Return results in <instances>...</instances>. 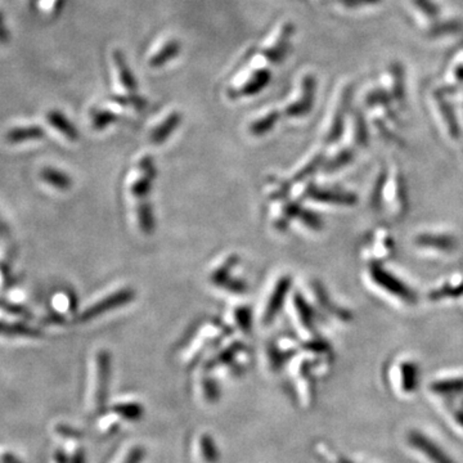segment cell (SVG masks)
<instances>
[{"label": "cell", "instance_id": "obj_31", "mask_svg": "<svg viewBox=\"0 0 463 463\" xmlns=\"http://www.w3.org/2000/svg\"><path fill=\"white\" fill-rule=\"evenodd\" d=\"M414 6L428 18H437L440 15V9L434 0H413Z\"/></svg>", "mask_w": 463, "mask_h": 463}, {"label": "cell", "instance_id": "obj_1", "mask_svg": "<svg viewBox=\"0 0 463 463\" xmlns=\"http://www.w3.org/2000/svg\"><path fill=\"white\" fill-rule=\"evenodd\" d=\"M368 272L374 285L378 286L385 292L410 305L417 302V296L413 292V290H410V286L405 285L398 277L387 272L385 268L378 264H371Z\"/></svg>", "mask_w": 463, "mask_h": 463}, {"label": "cell", "instance_id": "obj_36", "mask_svg": "<svg viewBox=\"0 0 463 463\" xmlns=\"http://www.w3.org/2000/svg\"><path fill=\"white\" fill-rule=\"evenodd\" d=\"M237 317V322L240 324L241 329L245 332H249L250 327H251V315H250V311L247 308H241L240 311L236 313Z\"/></svg>", "mask_w": 463, "mask_h": 463}, {"label": "cell", "instance_id": "obj_39", "mask_svg": "<svg viewBox=\"0 0 463 463\" xmlns=\"http://www.w3.org/2000/svg\"><path fill=\"white\" fill-rule=\"evenodd\" d=\"M322 161V156H320V155H317L314 159H313L311 162H308L306 164V166L304 168V169L300 170L299 173H297V175H296V179H303L304 177H306L309 173H312L313 170L315 169L320 164H321Z\"/></svg>", "mask_w": 463, "mask_h": 463}, {"label": "cell", "instance_id": "obj_23", "mask_svg": "<svg viewBox=\"0 0 463 463\" xmlns=\"http://www.w3.org/2000/svg\"><path fill=\"white\" fill-rule=\"evenodd\" d=\"M413 444L419 448V449H423V451H428V453L426 455L434 460L437 463H451L449 460L446 458V455H442V452L437 449V446H431L430 442H428L425 437H419V435H413Z\"/></svg>", "mask_w": 463, "mask_h": 463}, {"label": "cell", "instance_id": "obj_45", "mask_svg": "<svg viewBox=\"0 0 463 463\" xmlns=\"http://www.w3.org/2000/svg\"><path fill=\"white\" fill-rule=\"evenodd\" d=\"M71 463H84V455H82V453L79 452L78 455H75V457L72 458Z\"/></svg>", "mask_w": 463, "mask_h": 463}, {"label": "cell", "instance_id": "obj_21", "mask_svg": "<svg viewBox=\"0 0 463 463\" xmlns=\"http://www.w3.org/2000/svg\"><path fill=\"white\" fill-rule=\"evenodd\" d=\"M200 452L204 458L206 463L218 462V457H219V452H218V446H215L214 440L210 435H202L200 437Z\"/></svg>", "mask_w": 463, "mask_h": 463}, {"label": "cell", "instance_id": "obj_18", "mask_svg": "<svg viewBox=\"0 0 463 463\" xmlns=\"http://www.w3.org/2000/svg\"><path fill=\"white\" fill-rule=\"evenodd\" d=\"M463 295V278H460V279H453V281H449L446 282L443 286H440L437 290L431 291L430 295H428V299L433 300V302H439V300H443L446 297H460Z\"/></svg>", "mask_w": 463, "mask_h": 463}, {"label": "cell", "instance_id": "obj_42", "mask_svg": "<svg viewBox=\"0 0 463 463\" xmlns=\"http://www.w3.org/2000/svg\"><path fill=\"white\" fill-rule=\"evenodd\" d=\"M1 460H3V463H22L18 461L17 457H15V455H10V453L3 455Z\"/></svg>", "mask_w": 463, "mask_h": 463}, {"label": "cell", "instance_id": "obj_41", "mask_svg": "<svg viewBox=\"0 0 463 463\" xmlns=\"http://www.w3.org/2000/svg\"><path fill=\"white\" fill-rule=\"evenodd\" d=\"M460 28V25L455 24V22H449V24H440L439 26L433 28L434 34H437V35H443L446 33H455Z\"/></svg>", "mask_w": 463, "mask_h": 463}, {"label": "cell", "instance_id": "obj_24", "mask_svg": "<svg viewBox=\"0 0 463 463\" xmlns=\"http://www.w3.org/2000/svg\"><path fill=\"white\" fill-rule=\"evenodd\" d=\"M433 390L440 394H452V392H463V378H451L442 380L434 383Z\"/></svg>", "mask_w": 463, "mask_h": 463}, {"label": "cell", "instance_id": "obj_19", "mask_svg": "<svg viewBox=\"0 0 463 463\" xmlns=\"http://www.w3.org/2000/svg\"><path fill=\"white\" fill-rule=\"evenodd\" d=\"M437 105H439L440 114H442L443 119H444V123H446L449 135L452 138L457 139L460 137V126H458V123H457L453 108L451 107V105L446 102V99L442 98V97L437 98Z\"/></svg>", "mask_w": 463, "mask_h": 463}, {"label": "cell", "instance_id": "obj_26", "mask_svg": "<svg viewBox=\"0 0 463 463\" xmlns=\"http://www.w3.org/2000/svg\"><path fill=\"white\" fill-rule=\"evenodd\" d=\"M295 306H296V312L299 314L304 327L311 329L313 326V313L309 308V305L304 302V299L300 295H296V297H295Z\"/></svg>", "mask_w": 463, "mask_h": 463}, {"label": "cell", "instance_id": "obj_30", "mask_svg": "<svg viewBox=\"0 0 463 463\" xmlns=\"http://www.w3.org/2000/svg\"><path fill=\"white\" fill-rule=\"evenodd\" d=\"M353 157H354V152L351 150H342L330 161L327 170L341 169L342 166H345L349 162H351Z\"/></svg>", "mask_w": 463, "mask_h": 463}, {"label": "cell", "instance_id": "obj_2", "mask_svg": "<svg viewBox=\"0 0 463 463\" xmlns=\"http://www.w3.org/2000/svg\"><path fill=\"white\" fill-rule=\"evenodd\" d=\"M134 292L132 290H121V291H117L115 294L110 295L106 299L101 300L98 303L94 304L89 306L85 312L81 313L78 318L79 322H88L91 321L93 318L98 317L101 314H105V313L110 312L115 308H119L121 305H125V304L130 303L133 300Z\"/></svg>", "mask_w": 463, "mask_h": 463}, {"label": "cell", "instance_id": "obj_25", "mask_svg": "<svg viewBox=\"0 0 463 463\" xmlns=\"http://www.w3.org/2000/svg\"><path fill=\"white\" fill-rule=\"evenodd\" d=\"M401 374H403V383L405 390H413L417 385L419 380V368L413 363H403L401 365Z\"/></svg>", "mask_w": 463, "mask_h": 463}, {"label": "cell", "instance_id": "obj_38", "mask_svg": "<svg viewBox=\"0 0 463 463\" xmlns=\"http://www.w3.org/2000/svg\"><path fill=\"white\" fill-rule=\"evenodd\" d=\"M143 457H144V451L141 446H134L129 452L125 458L123 463H141L142 462Z\"/></svg>", "mask_w": 463, "mask_h": 463}, {"label": "cell", "instance_id": "obj_4", "mask_svg": "<svg viewBox=\"0 0 463 463\" xmlns=\"http://www.w3.org/2000/svg\"><path fill=\"white\" fill-rule=\"evenodd\" d=\"M294 33L295 27L292 24H286L285 26L282 27L276 43L261 52L269 62L279 64L285 61L286 57L290 53L291 37Z\"/></svg>", "mask_w": 463, "mask_h": 463}, {"label": "cell", "instance_id": "obj_27", "mask_svg": "<svg viewBox=\"0 0 463 463\" xmlns=\"http://www.w3.org/2000/svg\"><path fill=\"white\" fill-rule=\"evenodd\" d=\"M138 222H139V225L142 228L143 232H147L150 233L153 229V214H152L151 207L148 204H142V205L138 207Z\"/></svg>", "mask_w": 463, "mask_h": 463}, {"label": "cell", "instance_id": "obj_17", "mask_svg": "<svg viewBox=\"0 0 463 463\" xmlns=\"http://www.w3.org/2000/svg\"><path fill=\"white\" fill-rule=\"evenodd\" d=\"M42 179L51 187L55 188L58 191H67L71 188L72 180L66 173L61 170L53 169V168H45L42 174Z\"/></svg>", "mask_w": 463, "mask_h": 463}, {"label": "cell", "instance_id": "obj_5", "mask_svg": "<svg viewBox=\"0 0 463 463\" xmlns=\"http://www.w3.org/2000/svg\"><path fill=\"white\" fill-rule=\"evenodd\" d=\"M272 79V73L267 69H260L258 71L252 72L247 81L241 87L240 89L229 90L232 98L240 97H252L256 96L261 90L265 89Z\"/></svg>", "mask_w": 463, "mask_h": 463}, {"label": "cell", "instance_id": "obj_11", "mask_svg": "<svg viewBox=\"0 0 463 463\" xmlns=\"http://www.w3.org/2000/svg\"><path fill=\"white\" fill-rule=\"evenodd\" d=\"M112 58L115 61L116 69H117V72H119V78H120L121 85L129 93L135 94V91L138 89V82H137V79H135L133 72L130 70L129 64L126 62L124 53L121 51H115L114 54H112Z\"/></svg>", "mask_w": 463, "mask_h": 463}, {"label": "cell", "instance_id": "obj_10", "mask_svg": "<svg viewBox=\"0 0 463 463\" xmlns=\"http://www.w3.org/2000/svg\"><path fill=\"white\" fill-rule=\"evenodd\" d=\"M309 197L315 201H320L323 204H332V205L351 206L356 204V195L347 193V192H339V191L312 188L309 192Z\"/></svg>", "mask_w": 463, "mask_h": 463}, {"label": "cell", "instance_id": "obj_8", "mask_svg": "<svg viewBox=\"0 0 463 463\" xmlns=\"http://www.w3.org/2000/svg\"><path fill=\"white\" fill-rule=\"evenodd\" d=\"M353 97V89L351 88H345L342 94H341V99H340V105L335 116L332 117L331 121L330 129L326 135L327 142H336L342 134V129H344V119H345V114H347V108H349V103Z\"/></svg>", "mask_w": 463, "mask_h": 463}, {"label": "cell", "instance_id": "obj_37", "mask_svg": "<svg viewBox=\"0 0 463 463\" xmlns=\"http://www.w3.org/2000/svg\"><path fill=\"white\" fill-rule=\"evenodd\" d=\"M115 101H117L120 105H125V106H133L135 108H142L146 106V101L138 97L137 94H133L132 97H115Z\"/></svg>", "mask_w": 463, "mask_h": 463}, {"label": "cell", "instance_id": "obj_35", "mask_svg": "<svg viewBox=\"0 0 463 463\" xmlns=\"http://www.w3.org/2000/svg\"><path fill=\"white\" fill-rule=\"evenodd\" d=\"M356 142L360 143L362 146H365L367 141H368V134H367V129H365V121L359 116H356Z\"/></svg>", "mask_w": 463, "mask_h": 463}, {"label": "cell", "instance_id": "obj_40", "mask_svg": "<svg viewBox=\"0 0 463 463\" xmlns=\"http://www.w3.org/2000/svg\"><path fill=\"white\" fill-rule=\"evenodd\" d=\"M342 6L347 8H356V7H363V6H374L380 3L381 0H339Z\"/></svg>", "mask_w": 463, "mask_h": 463}, {"label": "cell", "instance_id": "obj_6", "mask_svg": "<svg viewBox=\"0 0 463 463\" xmlns=\"http://www.w3.org/2000/svg\"><path fill=\"white\" fill-rule=\"evenodd\" d=\"M416 245L423 249L435 250L440 252H452L457 247L455 236L444 233H422L417 236Z\"/></svg>", "mask_w": 463, "mask_h": 463}, {"label": "cell", "instance_id": "obj_43", "mask_svg": "<svg viewBox=\"0 0 463 463\" xmlns=\"http://www.w3.org/2000/svg\"><path fill=\"white\" fill-rule=\"evenodd\" d=\"M44 323H62L63 322V317H61V315H51V317H48V318H45Z\"/></svg>", "mask_w": 463, "mask_h": 463}, {"label": "cell", "instance_id": "obj_7", "mask_svg": "<svg viewBox=\"0 0 463 463\" xmlns=\"http://www.w3.org/2000/svg\"><path fill=\"white\" fill-rule=\"evenodd\" d=\"M108 380H110V356L106 351H101L97 356V389H96V405L101 410L107 398Z\"/></svg>", "mask_w": 463, "mask_h": 463}, {"label": "cell", "instance_id": "obj_32", "mask_svg": "<svg viewBox=\"0 0 463 463\" xmlns=\"http://www.w3.org/2000/svg\"><path fill=\"white\" fill-rule=\"evenodd\" d=\"M392 76H394L392 94H394L395 98L401 101V99L404 98V80H403V71H401L399 66H394Z\"/></svg>", "mask_w": 463, "mask_h": 463}, {"label": "cell", "instance_id": "obj_13", "mask_svg": "<svg viewBox=\"0 0 463 463\" xmlns=\"http://www.w3.org/2000/svg\"><path fill=\"white\" fill-rule=\"evenodd\" d=\"M43 332L25 323L0 322V336L6 338H40Z\"/></svg>", "mask_w": 463, "mask_h": 463}, {"label": "cell", "instance_id": "obj_12", "mask_svg": "<svg viewBox=\"0 0 463 463\" xmlns=\"http://www.w3.org/2000/svg\"><path fill=\"white\" fill-rule=\"evenodd\" d=\"M182 121V116L179 112L170 114L156 129H153L151 133V142L153 144H161L169 138L171 133L178 128Z\"/></svg>", "mask_w": 463, "mask_h": 463}, {"label": "cell", "instance_id": "obj_15", "mask_svg": "<svg viewBox=\"0 0 463 463\" xmlns=\"http://www.w3.org/2000/svg\"><path fill=\"white\" fill-rule=\"evenodd\" d=\"M45 132L39 126H26V128H16L12 129L7 133V142L12 144L26 142V141H34V139H42L44 137Z\"/></svg>", "mask_w": 463, "mask_h": 463}, {"label": "cell", "instance_id": "obj_14", "mask_svg": "<svg viewBox=\"0 0 463 463\" xmlns=\"http://www.w3.org/2000/svg\"><path fill=\"white\" fill-rule=\"evenodd\" d=\"M180 51H182V44L178 40H170L169 43L164 45L157 53L152 55L148 64L152 69H160L166 63H169L171 60L177 58L180 54Z\"/></svg>", "mask_w": 463, "mask_h": 463}, {"label": "cell", "instance_id": "obj_44", "mask_svg": "<svg viewBox=\"0 0 463 463\" xmlns=\"http://www.w3.org/2000/svg\"><path fill=\"white\" fill-rule=\"evenodd\" d=\"M455 79H457V81H460V82H462L463 81V64H461V66H458L457 69H455Z\"/></svg>", "mask_w": 463, "mask_h": 463}, {"label": "cell", "instance_id": "obj_28", "mask_svg": "<svg viewBox=\"0 0 463 463\" xmlns=\"http://www.w3.org/2000/svg\"><path fill=\"white\" fill-rule=\"evenodd\" d=\"M151 179L152 177L144 174L143 177H141L139 179H137L132 184L130 187V191H132V195L138 198H143V197L147 196L150 189H151Z\"/></svg>", "mask_w": 463, "mask_h": 463}, {"label": "cell", "instance_id": "obj_3", "mask_svg": "<svg viewBox=\"0 0 463 463\" xmlns=\"http://www.w3.org/2000/svg\"><path fill=\"white\" fill-rule=\"evenodd\" d=\"M315 89H317L315 78L312 75H306L302 84V97L286 107V115L290 117H303L308 115L314 105Z\"/></svg>", "mask_w": 463, "mask_h": 463}, {"label": "cell", "instance_id": "obj_9", "mask_svg": "<svg viewBox=\"0 0 463 463\" xmlns=\"http://www.w3.org/2000/svg\"><path fill=\"white\" fill-rule=\"evenodd\" d=\"M290 288H291V278L290 277H282L279 279V282L277 283L276 288H274L273 294L270 296L269 304H268L267 312L264 315L265 323H270L274 320L277 313L279 312L281 306L283 305L286 295L288 294Z\"/></svg>", "mask_w": 463, "mask_h": 463}, {"label": "cell", "instance_id": "obj_22", "mask_svg": "<svg viewBox=\"0 0 463 463\" xmlns=\"http://www.w3.org/2000/svg\"><path fill=\"white\" fill-rule=\"evenodd\" d=\"M115 413L121 416L123 419H129V421H137L141 419L143 414V408L141 404L138 403H120L115 405Z\"/></svg>", "mask_w": 463, "mask_h": 463}, {"label": "cell", "instance_id": "obj_20", "mask_svg": "<svg viewBox=\"0 0 463 463\" xmlns=\"http://www.w3.org/2000/svg\"><path fill=\"white\" fill-rule=\"evenodd\" d=\"M278 120H279V112L270 111V112H268L267 115H264L256 121H254L252 125L250 126V132L254 135H258V137L264 135L274 128V125Z\"/></svg>", "mask_w": 463, "mask_h": 463}, {"label": "cell", "instance_id": "obj_33", "mask_svg": "<svg viewBox=\"0 0 463 463\" xmlns=\"http://www.w3.org/2000/svg\"><path fill=\"white\" fill-rule=\"evenodd\" d=\"M296 216H299L302 219L305 225H308L309 228L312 229H315V231H320L322 228V220L321 218L317 214H314L312 211H306V210H299V213Z\"/></svg>", "mask_w": 463, "mask_h": 463}, {"label": "cell", "instance_id": "obj_29", "mask_svg": "<svg viewBox=\"0 0 463 463\" xmlns=\"http://www.w3.org/2000/svg\"><path fill=\"white\" fill-rule=\"evenodd\" d=\"M117 120L115 114H112L111 111H97L94 115H93V119H91V125L94 129L97 130H102L105 129L107 125L114 123Z\"/></svg>", "mask_w": 463, "mask_h": 463}, {"label": "cell", "instance_id": "obj_34", "mask_svg": "<svg viewBox=\"0 0 463 463\" xmlns=\"http://www.w3.org/2000/svg\"><path fill=\"white\" fill-rule=\"evenodd\" d=\"M0 309L10 313L13 315H22V317H30L31 315L26 308L17 305V304L8 303V302H0Z\"/></svg>", "mask_w": 463, "mask_h": 463}, {"label": "cell", "instance_id": "obj_16", "mask_svg": "<svg viewBox=\"0 0 463 463\" xmlns=\"http://www.w3.org/2000/svg\"><path fill=\"white\" fill-rule=\"evenodd\" d=\"M48 121L54 126L58 132L61 133L70 141H78L79 139V132L73 125L64 117V116L58 112V111H51L48 114Z\"/></svg>", "mask_w": 463, "mask_h": 463}]
</instances>
